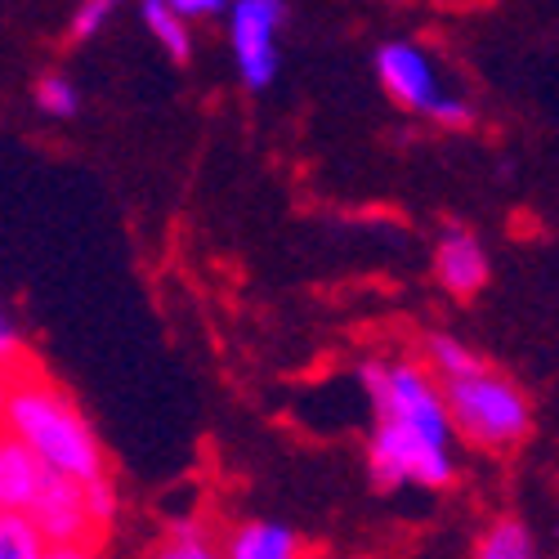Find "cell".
Segmentation results:
<instances>
[{
    "label": "cell",
    "instance_id": "6da1fadb",
    "mask_svg": "<svg viewBox=\"0 0 559 559\" xmlns=\"http://www.w3.org/2000/svg\"><path fill=\"white\" fill-rule=\"evenodd\" d=\"M5 426L19 435L45 465L72 475V479H99L104 475V448L85 416L72 407V399L50 381H10L5 390Z\"/></svg>",
    "mask_w": 559,
    "mask_h": 559
},
{
    "label": "cell",
    "instance_id": "7a4b0ae2",
    "mask_svg": "<svg viewBox=\"0 0 559 559\" xmlns=\"http://www.w3.org/2000/svg\"><path fill=\"white\" fill-rule=\"evenodd\" d=\"M443 399L452 412V426L475 448L501 452V448H515L520 439H528V430H533V407L520 394V385H510L506 377H497L488 367L443 381Z\"/></svg>",
    "mask_w": 559,
    "mask_h": 559
},
{
    "label": "cell",
    "instance_id": "3957f363",
    "mask_svg": "<svg viewBox=\"0 0 559 559\" xmlns=\"http://www.w3.org/2000/svg\"><path fill=\"white\" fill-rule=\"evenodd\" d=\"M367 465H371V484L385 492H394L403 484L448 488L456 475L452 471V435L416 426V421H399V416H377Z\"/></svg>",
    "mask_w": 559,
    "mask_h": 559
},
{
    "label": "cell",
    "instance_id": "277c9868",
    "mask_svg": "<svg viewBox=\"0 0 559 559\" xmlns=\"http://www.w3.org/2000/svg\"><path fill=\"white\" fill-rule=\"evenodd\" d=\"M283 19H287V0H233L228 10L238 76L255 95L277 81V32H283Z\"/></svg>",
    "mask_w": 559,
    "mask_h": 559
},
{
    "label": "cell",
    "instance_id": "5b68a950",
    "mask_svg": "<svg viewBox=\"0 0 559 559\" xmlns=\"http://www.w3.org/2000/svg\"><path fill=\"white\" fill-rule=\"evenodd\" d=\"M27 515L40 524V533L50 537V555H85L90 546L81 537H90L95 528V510H90V497H85V479H72L63 471L45 475L36 501L27 506Z\"/></svg>",
    "mask_w": 559,
    "mask_h": 559
},
{
    "label": "cell",
    "instance_id": "8992f818",
    "mask_svg": "<svg viewBox=\"0 0 559 559\" xmlns=\"http://www.w3.org/2000/svg\"><path fill=\"white\" fill-rule=\"evenodd\" d=\"M377 76L385 85V95L412 112H426L443 99L439 95V76H435V63L426 50H416L412 40H390L377 50Z\"/></svg>",
    "mask_w": 559,
    "mask_h": 559
},
{
    "label": "cell",
    "instance_id": "52a82bcc",
    "mask_svg": "<svg viewBox=\"0 0 559 559\" xmlns=\"http://www.w3.org/2000/svg\"><path fill=\"white\" fill-rule=\"evenodd\" d=\"M435 273L448 296L456 300H471L484 292L488 283V255H484V242L475 233L465 228H448L443 242H439V255H435Z\"/></svg>",
    "mask_w": 559,
    "mask_h": 559
},
{
    "label": "cell",
    "instance_id": "ba28073f",
    "mask_svg": "<svg viewBox=\"0 0 559 559\" xmlns=\"http://www.w3.org/2000/svg\"><path fill=\"white\" fill-rule=\"evenodd\" d=\"M50 475V465H45L19 435H5L0 443V506L5 510H27Z\"/></svg>",
    "mask_w": 559,
    "mask_h": 559
},
{
    "label": "cell",
    "instance_id": "9c48e42d",
    "mask_svg": "<svg viewBox=\"0 0 559 559\" xmlns=\"http://www.w3.org/2000/svg\"><path fill=\"white\" fill-rule=\"evenodd\" d=\"M233 559H296L300 537L287 524H242L228 542Z\"/></svg>",
    "mask_w": 559,
    "mask_h": 559
},
{
    "label": "cell",
    "instance_id": "30bf717a",
    "mask_svg": "<svg viewBox=\"0 0 559 559\" xmlns=\"http://www.w3.org/2000/svg\"><path fill=\"white\" fill-rule=\"evenodd\" d=\"M139 14H144V27L157 36V45L175 59V63H189L193 55V36H189V19H183L170 0H144L139 5Z\"/></svg>",
    "mask_w": 559,
    "mask_h": 559
},
{
    "label": "cell",
    "instance_id": "8fae6325",
    "mask_svg": "<svg viewBox=\"0 0 559 559\" xmlns=\"http://www.w3.org/2000/svg\"><path fill=\"white\" fill-rule=\"evenodd\" d=\"M50 555V537L27 510H5L0 515V559H45Z\"/></svg>",
    "mask_w": 559,
    "mask_h": 559
},
{
    "label": "cell",
    "instance_id": "7c38bea8",
    "mask_svg": "<svg viewBox=\"0 0 559 559\" xmlns=\"http://www.w3.org/2000/svg\"><path fill=\"white\" fill-rule=\"evenodd\" d=\"M533 550H537V546H533L528 528H524V524H515V520L492 524V528L479 537V546H475V555H479V559H528Z\"/></svg>",
    "mask_w": 559,
    "mask_h": 559
},
{
    "label": "cell",
    "instance_id": "4fadbf2b",
    "mask_svg": "<svg viewBox=\"0 0 559 559\" xmlns=\"http://www.w3.org/2000/svg\"><path fill=\"white\" fill-rule=\"evenodd\" d=\"M426 354H430V367L439 371L443 381H452V377H465V371H479V367H488L475 349H465L461 341H452V336H430L426 341Z\"/></svg>",
    "mask_w": 559,
    "mask_h": 559
},
{
    "label": "cell",
    "instance_id": "5bb4252c",
    "mask_svg": "<svg viewBox=\"0 0 559 559\" xmlns=\"http://www.w3.org/2000/svg\"><path fill=\"white\" fill-rule=\"evenodd\" d=\"M36 108L45 112V117H76V108H81V95H76V85L63 76V72H50V76H40L36 81Z\"/></svg>",
    "mask_w": 559,
    "mask_h": 559
},
{
    "label": "cell",
    "instance_id": "9a60e30c",
    "mask_svg": "<svg viewBox=\"0 0 559 559\" xmlns=\"http://www.w3.org/2000/svg\"><path fill=\"white\" fill-rule=\"evenodd\" d=\"M162 555H166V559H211L206 528H202L198 520H179V524H170Z\"/></svg>",
    "mask_w": 559,
    "mask_h": 559
},
{
    "label": "cell",
    "instance_id": "2e32d148",
    "mask_svg": "<svg viewBox=\"0 0 559 559\" xmlns=\"http://www.w3.org/2000/svg\"><path fill=\"white\" fill-rule=\"evenodd\" d=\"M112 14V0H81L76 14H72V36L85 40V36H99V27L108 23Z\"/></svg>",
    "mask_w": 559,
    "mask_h": 559
},
{
    "label": "cell",
    "instance_id": "e0dca14e",
    "mask_svg": "<svg viewBox=\"0 0 559 559\" xmlns=\"http://www.w3.org/2000/svg\"><path fill=\"white\" fill-rule=\"evenodd\" d=\"M85 497H90V510H95V520H99V524H108V520H112V510H117V492H112L108 475L90 479V484H85Z\"/></svg>",
    "mask_w": 559,
    "mask_h": 559
},
{
    "label": "cell",
    "instance_id": "ac0fdd59",
    "mask_svg": "<svg viewBox=\"0 0 559 559\" xmlns=\"http://www.w3.org/2000/svg\"><path fill=\"white\" fill-rule=\"evenodd\" d=\"M430 117L439 121V126H471V104H465V99H439L435 108H430Z\"/></svg>",
    "mask_w": 559,
    "mask_h": 559
},
{
    "label": "cell",
    "instance_id": "d6986e66",
    "mask_svg": "<svg viewBox=\"0 0 559 559\" xmlns=\"http://www.w3.org/2000/svg\"><path fill=\"white\" fill-rule=\"evenodd\" d=\"M183 19H215L224 10H233V0H170Z\"/></svg>",
    "mask_w": 559,
    "mask_h": 559
},
{
    "label": "cell",
    "instance_id": "ffe728a7",
    "mask_svg": "<svg viewBox=\"0 0 559 559\" xmlns=\"http://www.w3.org/2000/svg\"><path fill=\"white\" fill-rule=\"evenodd\" d=\"M0 354H5V362H14V354H19V332H14L10 318L0 322Z\"/></svg>",
    "mask_w": 559,
    "mask_h": 559
},
{
    "label": "cell",
    "instance_id": "44dd1931",
    "mask_svg": "<svg viewBox=\"0 0 559 559\" xmlns=\"http://www.w3.org/2000/svg\"><path fill=\"white\" fill-rule=\"evenodd\" d=\"M112 5H117V0H112Z\"/></svg>",
    "mask_w": 559,
    "mask_h": 559
}]
</instances>
